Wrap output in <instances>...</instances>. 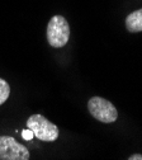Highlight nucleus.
<instances>
[{
    "label": "nucleus",
    "mask_w": 142,
    "mask_h": 160,
    "mask_svg": "<svg viewBox=\"0 0 142 160\" xmlns=\"http://www.w3.org/2000/svg\"><path fill=\"white\" fill-rule=\"evenodd\" d=\"M88 109L95 119L103 123H113L118 118V112L114 104L101 97L90 98L88 102Z\"/></svg>",
    "instance_id": "3"
},
{
    "label": "nucleus",
    "mask_w": 142,
    "mask_h": 160,
    "mask_svg": "<svg viewBox=\"0 0 142 160\" xmlns=\"http://www.w3.org/2000/svg\"><path fill=\"white\" fill-rule=\"evenodd\" d=\"M10 95V87L4 79L0 78V106L8 101Z\"/></svg>",
    "instance_id": "6"
},
{
    "label": "nucleus",
    "mask_w": 142,
    "mask_h": 160,
    "mask_svg": "<svg viewBox=\"0 0 142 160\" xmlns=\"http://www.w3.org/2000/svg\"><path fill=\"white\" fill-rule=\"evenodd\" d=\"M128 160H142V154H133L128 158Z\"/></svg>",
    "instance_id": "8"
},
{
    "label": "nucleus",
    "mask_w": 142,
    "mask_h": 160,
    "mask_svg": "<svg viewBox=\"0 0 142 160\" xmlns=\"http://www.w3.org/2000/svg\"><path fill=\"white\" fill-rule=\"evenodd\" d=\"M126 28L131 33L142 32V8L130 13L126 18Z\"/></svg>",
    "instance_id": "5"
},
{
    "label": "nucleus",
    "mask_w": 142,
    "mask_h": 160,
    "mask_svg": "<svg viewBox=\"0 0 142 160\" xmlns=\"http://www.w3.org/2000/svg\"><path fill=\"white\" fill-rule=\"evenodd\" d=\"M27 127L33 132V136H36L41 141H46V142L55 141L60 135L58 127L51 121H48L45 116L38 113L32 114L28 118Z\"/></svg>",
    "instance_id": "2"
},
{
    "label": "nucleus",
    "mask_w": 142,
    "mask_h": 160,
    "mask_svg": "<svg viewBox=\"0 0 142 160\" xmlns=\"http://www.w3.org/2000/svg\"><path fill=\"white\" fill-rule=\"evenodd\" d=\"M47 42L53 48L66 46L70 38V26L66 18L62 15H55L50 19L47 26Z\"/></svg>",
    "instance_id": "1"
},
{
    "label": "nucleus",
    "mask_w": 142,
    "mask_h": 160,
    "mask_svg": "<svg viewBox=\"0 0 142 160\" xmlns=\"http://www.w3.org/2000/svg\"><path fill=\"white\" fill-rule=\"evenodd\" d=\"M22 136H23L24 140L29 141V140H32V137H33V132H32L29 128H27V130H23V131H22Z\"/></svg>",
    "instance_id": "7"
},
{
    "label": "nucleus",
    "mask_w": 142,
    "mask_h": 160,
    "mask_svg": "<svg viewBox=\"0 0 142 160\" xmlns=\"http://www.w3.org/2000/svg\"><path fill=\"white\" fill-rule=\"evenodd\" d=\"M0 160H29V150L12 136H0Z\"/></svg>",
    "instance_id": "4"
}]
</instances>
